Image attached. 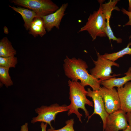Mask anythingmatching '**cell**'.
Wrapping results in <instances>:
<instances>
[{"instance_id":"1","label":"cell","mask_w":131,"mask_h":131,"mask_svg":"<svg viewBox=\"0 0 131 131\" xmlns=\"http://www.w3.org/2000/svg\"><path fill=\"white\" fill-rule=\"evenodd\" d=\"M88 68L86 62L80 58H70L66 56L64 60L65 74L71 80L78 81L79 80L84 87L89 86L93 90H99L101 81L90 74L87 69Z\"/></svg>"},{"instance_id":"2","label":"cell","mask_w":131,"mask_h":131,"mask_svg":"<svg viewBox=\"0 0 131 131\" xmlns=\"http://www.w3.org/2000/svg\"><path fill=\"white\" fill-rule=\"evenodd\" d=\"M69 87V99L70 103L68 106L69 110L67 113L68 116L72 114L76 115L79 121L82 123V114L80 113L78 109H81L84 111L86 117L89 115V113L85 107L86 105L93 107V103L87 98V91L80 82L73 81L69 80L68 82Z\"/></svg>"},{"instance_id":"3","label":"cell","mask_w":131,"mask_h":131,"mask_svg":"<svg viewBox=\"0 0 131 131\" xmlns=\"http://www.w3.org/2000/svg\"><path fill=\"white\" fill-rule=\"evenodd\" d=\"M106 20L100 5L98 9L90 15L85 25L81 28L78 32L87 31L93 41L98 37H106Z\"/></svg>"},{"instance_id":"4","label":"cell","mask_w":131,"mask_h":131,"mask_svg":"<svg viewBox=\"0 0 131 131\" xmlns=\"http://www.w3.org/2000/svg\"><path fill=\"white\" fill-rule=\"evenodd\" d=\"M11 2L34 11L40 17L53 13L59 8L50 0H12Z\"/></svg>"},{"instance_id":"5","label":"cell","mask_w":131,"mask_h":131,"mask_svg":"<svg viewBox=\"0 0 131 131\" xmlns=\"http://www.w3.org/2000/svg\"><path fill=\"white\" fill-rule=\"evenodd\" d=\"M96 53L98 57L97 60L92 59L95 66L90 70L91 75L101 81L121 75H111L113 73L112 67L115 66L119 67V65L118 64L105 58L97 52Z\"/></svg>"},{"instance_id":"6","label":"cell","mask_w":131,"mask_h":131,"mask_svg":"<svg viewBox=\"0 0 131 131\" xmlns=\"http://www.w3.org/2000/svg\"><path fill=\"white\" fill-rule=\"evenodd\" d=\"M68 106L65 105H60L55 103L49 106H42L35 109V112L38 115L32 118L31 123L34 124L37 122H43L48 124L50 128L53 129L51 122L55 121L58 113L68 111Z\"/></svg>"},{"instance_id":"7","label":"cell","mask_w":131,"mask_h":131,"mask_svg":"<svg viewBox=\"0 0 131 131\" xmlns=\"http://www.w3.org/2000/svg\"><path fill=\"white\" fill-rule=\"evenodd\" d=\"M99 90L103 99L106 110L108 114L121 109L119 98L115 88L109 89L100 87Z\"/></svg>"},{"instance_id":"8","label":"cell","mask_w":131,"mask_h":131,"mask_svg":"<svg viewBox=\"0 0 131 131\" xmlns=\"http://www.w3.org/2000/svg\"><path fill=\"white\" fill-rule=\"evenodd\" d=\"M126 113L120 109L108 114L104 130L119 131L125 129L128 125Z\"/></svg>"},{"instance_id":"9","label":"cell","mask_w":131,"mask_h":131,"mask_svg":"<svg viewBox=\"0 0 131 131\" xmlns=\"http://www.w3.org/2000/svg\"><path fill=\"white\" fill-rule=\"evenodd\" d=\"M87 91V96L92 98L94 108L93 113L88 117L87 122L94 115H98L102 120L103 130L104 131L108 114L105 109L102 98L99 90H92L90 88H88Z\"/></svg>"},{"instance_id":"10","label":"cell","mask_w":131,"mask_h":131,"mask_svg":"<svg viewBox=\"0 0 131 131\" xmlns=\"http://www.w3.org/2000/svg\"><path fill=\"white\" fill-rule=\"evenodd\" d=\"M68 5L67 3L62 4L59 8L54 12L42 16V18L46 30L49 32L55 27L59 29L61 20L65 15V12Z\"/></svg>"},{"instance_id":"11","label":"cell","mask_w":131,"mask_h":131,"mask_svg":"<svg viewBox=\"0 0 131 131\" xmlns=\"http://www.w3.org/2000/svg\"><path fill=\"white\" fill-rule=\"evenodd\" d=\"M117 90L121 109L126 113L131 112V81L126 83L124 87L117 88Z\"/></svg>"},{"instance_id":"12","label":"cell","mask_w":131,"mask_h":131,"mask_svg":"<svg viewBox=\"0 0 131 131\" xmlns=\"http://www.w3.org/2000/svg\"><path fill=\"white\" fill-rule=\"evenodd\" d=\"M125 75L119 78H112L108 80L101 81L100 85L106 88L111 89L115 87L118 88L123 87L127 82L131 81V67L124 74Z\"/></svg>"},{"instance_id":"13","label":"cell","mask_w":131,"mask_h":131,"mask_svg":"<svg viewBox=\"0 0 131 131\" xmlns=\"http://www.w3.org/2000/svg\"><path fill=\"white\" fill-rule=\"evenodd\" d=\"M8 6L13 10L21 15L24 22V26L27 30H29L34 19L39 17L35 12L28 8L18 7H16L9 5Z\"/></svg>"},{"instance_id":"14","label":"cell","mask_w":131,"mask_h":131,"mask_svg":"<svg viewBox=\"0 0 131 131\" xmlns=\"http://www.w3.org/2000/svg\"><path fill=\"white\" fill-rule=\"evenodd\" d=\"M29 30V33L35 37L39 35L42 37L46 33V30L43 21L41 17H39L34 19Z\"/></svg>"},{"instance_id":"15","label":"cell","mask_w":131,"mask_h":131,"mask_svg":"<svg viewBox=\"0 0 131 131\" xmlns=\"http://www.w3.org/2000/svg\"><path fill=\"white\" fill-rule=\"evenodd\" d=\"M16 51L12 45L11 42L6 37L0 41V57H6L15 56Z\"/></svg>"},{"instance_id":"16","label":"cell","mask_w":131,"mask_h":131,"mask_svg":"<svg viewBox=\"0 0 131 131\" xmlns=\"http://www.w3.org/2000/svg\"><path fill=\"white\" fill-rule=\"evenodd\" d=\"M131 42H130L127 47L117 52L111 53H105L102 55L105 58L114 62L124 55L128 54L131 55Z\"/></svg>"},{"instance_id":"17","label":"cell","mask_w":131,"mask_h":131,"mask_svg":"<svg viewBox=\"0 0 131 131\" xmlns=\"http://www.w3.org/2000/svg\"><path fill=\"white\" fill-rule=\"evenodd\" d=\"M119 0H110L107 3L105 4L100 3L103 13L106 19H110L112 11L114 9L119 10L115 6Z\"/></svg>"},{"instance_id":"18","label":"cell","mask_w":131,"mask_h":131,"mask_svg":"<svg viewBox=\"0 0 131 131\" xmlns=\"http://www.w3.org/2000/svg\"><path fill=\"white\" fill-rule=\"evenodd\" d=\"M9 68L0 66V81L7 88L13 85V82L10 76L9 71Z\"/></svg>"},{"instance_id":"19","label":"cell","mask_w":131,"mask_h":131,"mask_svg":"<svg viewBox=\"0 0 131 131\" xmlns=\"http://www.w3.org/2000/svg\"><path fill=\"white\" fill-rule=\"evenodd\" d=\"M17 58L15 56L0 57V66L8 68H15L17 63Z\"/></svg>"},{"instance_id":"20","label":"cell","mask_w":131,"mask_h":131,"mask_svg":"<svg viewBox=\"0 0 131 131\" xmlns=\"http://www.w3.org/2000/svg\"><path fill=\"white\" fill-rule=\"evenodd\" d=\"M74 123V119L71 118L66 121V125L62 128L57 130L50 128L48 129L47 131H75L73 127Z\"/></svg>"},{"instance_id":"21","label":"cell","mask_w":131,"mask_h":131,"mask_svg":"<svg viewBox=\"0 0 131 131\" xmlns=\"http://www.w3.org/2000/svg\"><path fill=\"white\" fill-rule=\"evenodd\" d=\"M121 11L124 14L127 15L129 18V21L125 24L124 26H131V12L129 11L124 8H122Z\"/></svg>"},{"instance_id":"22","label":"cell","mask_w":131,"mask_h":131,"mask_svg":"<svg viewBox=\"0 0 131 131\" xmlns=\"http://www.w3.org/2000/svg\"><path fill=\"white\" fill-rule=\"evenodd\" d=\"M28 123H25L21 127L20 131H28Z\"/></svg>"},{"instance_id":"23","label":"cell","mask_w":131,"mask_h":131,"mask_svg":"<svg viewBox=\"0 0 131 131\" xmlns=\"http://www.w3.org/2000/svg\"><path fill=\"white\" fill-rule=\"evenodd\" d=\"M48 124L43 122L41 123L40 126L41 131H47L46 129Z\"/></svg>"},{"instance_id":"24","label":"cell","mask_w":131,"mask_h":131,"mask_svg":"<svg viewBox=\"0 0 131 131\" xmlns=\"http://www.w3.org/2000/svg\"><path fill=\"white\" fill-rule=\"evenodd\" d=\"M126 116L129 124L131 126V112L127 113Z\"/></svg>"},{"instance_id":"25","label":"cell","mask_w":131,"mask_h":131,"mask_svg":"<svg viewBox=\"0 0 131 131\" xmlns=\"http://www.w3.org/2000/svg\"><path fill=\"white\" fill-rule=\"evenodd\" d=\"M123 131H131V126L128 124L126 128Z\"/></svg>"},{"instance_id":"26","label":"cell","mask_w":131,"mask_h":131,"mask_svg":"<svg viewBox=\"0 0 131 131\" xmlns=\"http://www.w3.org/2000/svg\"><path fill=\"white\" fill-rule=\"evenodd\" d=\"M4 33L6 34H7L8 33V29L7 27L5 26L4 27Z\"/></svg>"},{"instance_id":"27","label":"cell","mask_w":131,"mask_h":131,"mask_svg":"<svg viewBox=\"0 0 131 131\" xmlns=\"http://www.w3.org/2000/svg\"><path fill=\"white\" fill-rule=\"evenodd\" d=\"M129 6L128 7V11L131 12V0H129Z\"/></svg>"}]
</instances>
